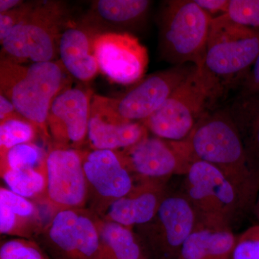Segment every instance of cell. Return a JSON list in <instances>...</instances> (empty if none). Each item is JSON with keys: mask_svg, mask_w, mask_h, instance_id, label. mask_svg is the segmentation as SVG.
<instances>
[{"mask_svg": "<svg viewBox=\"0 0 259 259\" xmlns=\"http://www.w3.org/2000/svg\"><path fill=\"white\" fill-rule=\"evenodd\" d=\"M46 224L38 204L9 189L0 188L1 234L36 240Z\"/></svg>", "mask_w": 259, "mask_h": 259, "instance_id": "19", "label": "cell"}, {"mask_svg": "<svg viewBox=\"0 0 259 259\" xmlns=\"http://www.w3.org/2000/svg\"><path fill=\"white\" fill-rule=\"evenodd\" d=\"M236 240L231 227L198 221L179 259H231Z\"/></svg>", "mask_w": 259, "mask_h": 259, "instance_id": "21", "label": "cell"}, {"mask_svg": "<svg viewBox=\"0 0 259 259\" xmlns=\"http://www.w3.org/2000/svg\"><path fill=\"white\" fill-rule=\"evenodd\" d=\"M241 83L243 93L259 94V56Z\"/></svg>", "mask_w": 259, "mask_h": 259, "instance_id": "31", "label": "cell"}, {"mask_svg": "<svg viewBox=\"0 0 259 259\" xmlns=\"http://www.w3.org/2000/svg\"><path fill=\"white\" fill-rule=\"evenodd\" d=\"M103 259H151L133 228L97 215Z\"/></svg>", "mask_w": 259, "mask_h": 259, "instance_id": "23", "label": "cell"}, {"mask_svg": "<svg viewBox=\"0 0 259 259\" xmlns=\"http://www.w3.org/2000/svg\"><path fill=\"white\" fill-rule=\"evenodd\" d=\"M226 89L203 68L196 69L154 113L143 121L148 132L161 139L183 141L223 96Z\"/></svg>", "mask_w": 259, "mask_h": 259, "instance_id": "3", "label": "cell"}, {"mask_svg": "<svg viewBox=\"0 0 259 259\" xmlns=\"http://www.w3.org/2000/svg\"><path fill=\"white\" fill-rule=\"evenodd\" d=\"M163 182L140 181L128 194L112 202L100 218L131 228L146 224L166 196Z\"/></svg>", "mask_w": 259, "mask_h": 259, "instance_id": "17", "label": "cell"}, {"mask_svg": "<svg viewBox=\"0 0 259 259\" xmlns=\"http://www.w3.org/2000/svg\"><path fill=\"white\" fill-rule=\"evenodd\" d=\"M36 3H22L14 9L0 13V41L10 30L23 22L33 10Z\"/></svg>", "mask_w": 259, "mask_h": 259, "instance_id": "30", "label": "cell"}, {"mask_svg": "<svg viewBox=\"0 0 259 259\" xmlns=\"http://www.w3.org/2000/svg\"><path fill=\"white\" fill-rule=\"evenodd\" d=\"M0 259H51L35 240L14 238L2 242Z\"/></svg>", "mask_w": 259, "mask_h": 259, "instance_id": "27", "label": "cell"}, {"mask_svg": "<svg viewBox=\"0 0 259 259\" xmlns=\"http://www.w3.org/2000/svg\"><path fill=\"white\" fill-rule=\"evenodd\" d=\"M231 259H259V224L237 236Z\"/></svg>", "mask_w": 259, "mask_h": 259, "instance_id": "29", "label": "cell"}, {"mask_svg": "<svg viewBox=\"0 0 259 259\" xmlns=\"http://www.w3.org/2000/svg\"><path fill=\"white\" fill-rule=\"evenodd\" d=\"M23 3V1H20V0H1L0 1V13H6V12L14 9L15 8Z\"/></svg>", "mask_w": 259, "mask_h": 259, "instance_id": "34", "label": "cell"}, {"mask_svg": "<svg viewBox=\"0 0 259 259\" xmlns=\"http://www.w3.org/2000/svg\"><path fill=\"white\" fill-rule=\"evenodd\" d=\"M228 110L243 141L250 168L259 176V94H242Z\"/></svg>", "mask_w": 259, "mask_h": 259, "instance_id": "22", "label": "cell"}, {"mask_svg": "<svg viewBox=\"0 0 259 259\" xmlns=\"http://www.w3.org/2000/svg\"><path fill=\"white\" fill-rule=\"evenodd\" d=\"M92 94L66 88L53 102L47 119L52 146L81 150L88 141Z\"/></svg>", "mask_w": 259, "mask_h": 259, "instance_id": "15", "label": "cell"}, {"mask_svg": "<svg viewBox=\"0 0 259 259\" xmlns=\"http://www.w3.org/2000/svg\"><path fill=\"white\" fill-rule=\"evenodd\" d=\"M148 136L141 122H127L112 113L102 96H94L88 141L91 149L120 151Z\"/></svg>", "mask_w": 259, "mask_h": 259, "instance_id": "16", "label": "cell"}, {"mask_svg": "<svg viewBox=\"0 0 259 259\" xmlns=\"http://www.w3.org/2000/svg\"><path fill=\"white\" fill-rule=\"evenodd\" d=\"M1 177L10 190L40 205L47 189V167L5 169Z\"/></svg>", "mask_w": 259, "mask_h": 259, "instance_id": "24", "label": "cell"}, {"mask_svg": "<svg viewBox=\"0 0 259 259\" xmlns=\"http://www.w3.org/2000/svg\"><path fill=\"white\" fill-rule=\"evenodd\" d=\"M65 72L60 61L29 66L0 61V95L13 104L19 115L36 127L47 142H51L47 125L51 105L67 88Z\"/></svg>", "mask_w": 259, "mask_h": 259, "instance_id": "2", "label": "cell"}, {"mask_svg": "<svg viewBox=\"0 0 259 259\" xmlns=\"http://www.w3.org/2000/svg\"><path fill=\"white\" fill-rule=\"evenodd\" d=\"M194 160L215 166L255 204L259 176L250 168L243 141L228 109L204 115L187 139Z\"/></svg>", "mask_w": 259, "mask_h": 259, "instance_id": "1", "label": "cell"}, {"mask_svg": "<svg viewBox=\"0 0 259 259\" xmlns=\"http://www.w3.org/2000/svg\"><path fill=\"white\" fill-rule=\"evenodd\" d=\"M151 2L148 0H98L93 2L83 25L96 33L121 32L144 20Z\"/></svg>", "mask_w": 259, "mask_h": 259, "instance_id": "20", "label": "cell"}, {"mask_svg": "<svg viewBox=\"0 0 259 259\" xmlns=\"http://www.w3.org/2000/svg\"><path fill=\"white\" fill-rule=\"evenodd\" d=\"M47 189L40 205L51 215L63 209L87 208L88 191L81 150L52 146L47 153Z\"/></svg>", "mask_w": 259, "mask_h": 259, "instance_id": "11", "label": "cell"}, {"mask_svg": "<svg viewBox=\"0 0 259 259\" xmlns=\"http://www.w3.org/2000/svg\"><path fill=\"white\" fill-rule=\"evenodd\" d=\"M36 240L51 259H103L97 215L88 208L54 213Z\"/></svg>", "mask_w": 259, "mask_h": 259, "instance_id": "8", "label": "cell"}, {"mask_svg": "<svg viewBox=\"0 0 259 259\" xmlns=\"http://www.w3.org/2000/svg\"><path fill=\"white\" fill-rule=\"evenodd\" d=\"M259 56V30L226 14L212 18L202 67L227 89L241 83Z\"/></svg>", "mask_w": 259, "mask_h": 259, "instance_id": "5", "label": "cell"}, {"mask_svg": "<svg viewBox=\"0 0 259 259\" xmlns=\"http://www.w3.org/2000/svg\"><path fill=\"white\" fill-rule=\"evenodd\" d=\"M38 134L36 127L23 117L0 122V157L18 145L33 142Z\"/></svg>", "mask_w": 259, "mask_h": 259, "instance_id": "25", "label": "cell"}, {"mask_svg": "<svg viewBox=\"0 0 259 259\" xmlns=\"http://www.w3.org/2000/svg\"><path fill=\"white\" fill-rule=\"evenodd\" d=\"M117 151L131 175L140 181L163 182L177 174H185L195 161L187 139L175 141L153 136Z\"/></svg>", "mask_w": 259, "mask_h": 259, "instance_id": "10", "label": "cell"}, {"mask_svg": "<svg viewBox=\"0 0 259 259\" xmlns=\"http://www.w3.org/2000/svg\"><path fill=\"white\" fill-rule=\"evenodd\" d=\"M47 156V153L33 142L18 145L0 157V171L42 166Z\"/></svg>", "mask_w": 259, "mask_h": 259, "instance_id": "26", "label": "cell"}, {"mask_svg": "<svg viewBox=\"0 0 259 259\" xmlns=\"http://www.w3.org/2000/svg\"><path fill=\"white\" fill-rule=\"evenodd\" d=\"M18 117L22 116L16 111L13 104L3 95H0V122Z\"/></svg>", "mask_w": 259, "mask_h": 259, "instance_id": "33", "label": "cell"}, {"mask_svg": "<svg viewBox=\"0 0 259 259\" xmlns=\"http://www.w3.org/2000/svg\"><path fill=\"white\" fill-rule=\"evenodd\" d=\"M66 20L62 3H36L30 14L0 41L1 59L20 64L54 61Z\"/></svg>", "mask_w": 259, "mask_h": 259, "instance_id": "6", "label": "cell"}, {"mask_svg": "<svg viewBox=\"0 0 259 259\" xmlns=\"http://www.w3.org/2000/svg\"><path fill=\"white\" fill-rule=\"evenodd\" d=\"M212 17L193 0L165 2L160 15L159 50L173 66H203Z\"/></svg>", "mask_w": 259, "mask_h": 259, "instance_id": "4", "label": "cell"}, {"mask_svg": "<svg viewBox=\"0 0 259 259\" xmlns=\"http://www.w3.org/2000/svg\"><path fill=\"white\" fill-rule=\"evenodd\" d=\"M199 218L185 194H168L151 221L135 227L151 259H179L181 250Z\"/></svg>", "mask_w": 259, "mask_h": 259, "instance_id": "9", "label": "cell"}, {"mask_svg": "<svg viewBox=\"0 0 259 259\" xmlns=\"http://www.w3.org/2000/svg\"><path fill=\"white\" fill-rule=\"evenodd\" d=\"M95 34L83 25H67L61 32L59 40L61 64L73 77L83 82L91 81L100 72L93 51Z\"/></svg>", "mask_w": 259, "mask_h": 259, "instance_id": "18", "label": "cell"}, {"mask_svg": "<svg viewBox=\"0 0 259 259\" xmlns=\"http://www.w3.org/2000/svg\"><path fill=\"white\" fill-rule=\"evenodd\" d=\"M194 64L174 66L143 78L123 95L116 98L104 97L114 115L127 122H143L164 103L196 69Z\"/></svg>", "mask_w": 259, "mask_h": 259, "instance_id": "12", "label": "cell"}, {"mask_svg": "<svg viewBox=\"0 0 259 259\" xmlns=\"http://www.w3.org/2000/svg\"><path fill=\"white\" fill-rule=\"evenodd\" d=\"M93 46L100 72L111 82L127 86L144 78L148 64L147 49L132 34L96 33Z\"/></svg>", "mask_w": 259, "mask_h": 259, "instance_id": "14", "label": "cell"}, {"mask_svg": "<svg viewBox=\"0 0 259 259\" xmlns=\"http://www.w3.org/2000/svg\"><path fill=\"white\" fill-rule=\"evenodd\" d=\"M194 1L202 10L212 17L213 15H218V16H220V15L226 14L229 5V0H194Z\"/></svg>", "mask_w": 259, "mask_h": 259, "instance_id": "32", "label": "cell"}, {"mask_svg": "<svg viewBox=\"0 0 259 259\" xmlns=\"http://www.w3.org/2000/svg\"><path fill=\"white\" fill-rule=\"evenodd\" d=\"M185 195L199 221L231 227L238 214L254 203L223 172L202 161L186 173Z\"/></svg>", "mask_w": 259, "mask_h": 259, "instance_id": "7", "label": "cell"}, {"mask_svg": "<svg viewBox=\"0 0 259 259\" xmlns=\"http://www.w3.org/2000/svg\"><path fill=\"white\" fill-rule=\"evenodd\" d=\"M226 15L235 23L259 30V0H229Z\"/></svg>", "mask_w": 259, "mask_h": 259, "instance_id": "28", "label": "cell"}, {"mask_svg": "<svg viewBox=\"0 0 259 259\" xmlns=\"http://www.w3.org/2000/svg\"><path fill=\"white\" fill-rule=\"evenodd\" d=\"M88 191V209L102 217L109 206L129 193L134 187L132 175L117 151L81 150Z\"/></svg>", "mask_w": 259, "mask_h": 259, "instance_id": "13", "label": "cell"}, {"mask_svg": "<svg viewBox=\"0 0 259 259\" xmlns=\"http://www.w3.org/2000/svg\"><path fill=\"white\" fill-rule=\"evenodd\" d=\"M253 209V211H254L255 217H256L257 219H258L259 221V193L258 194V197H257L256 200H255Z\"/></svg>", "mask_w": 259, "mask_h": 259, "instance_id": "35", "label": "cell"}]
</instances>
